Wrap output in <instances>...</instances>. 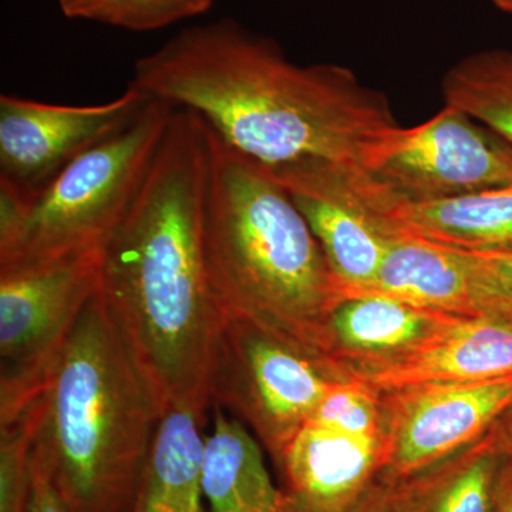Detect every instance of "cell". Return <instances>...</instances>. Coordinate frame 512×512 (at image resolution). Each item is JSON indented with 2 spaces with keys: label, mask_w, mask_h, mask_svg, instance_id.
<instances>
[{
  "label": "cell",
  "mask_w": 512,
  "mask_h": 512,
  "mask_svg": "<svg viewBox=\"0 0 512 512\" xmlns=\"http://www.w3.org/2000/svg\"><path fill=\"white\" fill-rule=\"evenodd\" d=\"M130 84L194 111L269 168L322 161L369 173L403 128L386 97L348 67L299 66L234 19L181 30L137 60Z\"/></svg>",
  "instance_id": "cell-1"
},
{
  "label": "cell",
  "mask_w": 512,
  "mask_h": 512,
  "mask_svg": "<svg viewBox=\"0 0 512 512\" xmlns=\"http://www.w3.org/2000/svg\"><path fill=\"white\" fill-rule=\"evenodd\" d=\"M211 130L175 109L136 197L103 244L99 296L163 412L211 410L224 316L204 252Z\"/></svg>",
  "instance_id": "cell-2"
},
{
  "label": "cell",
  "mask_w": 512,
  "mask_h": 512,
  "mask_svg": "<svg viewBox=\"0 0 512 512\" xmlns=\"http://www.w3.org/2000/svg\"><path fill=\"white\" fill-rule=\"evenodd\" d=\"M163 407L99 292L32 402L30 454L69 512H131Z\"/></svg>",
  "instance_id": "cell-3"
},
{
  "label": "cell",
  "mask_w": 512,
  "mask_h": 512,
  "mask_svg": "<svg viewBox=\"0 0 512 512\" xmlns=\"http://www.w3.org/2000/svg\"><path fill=\"white\" fill-rule=\"evenodd\" d=\"M210 130L204 252L222 316L249 320L325 357L326 322L340 299L325 252L271 170Z\"/></svg>",
  "instance_id": "cell-4"
},
{
  "label": "cell",
  "mask_w": 512,
  "mask_h": 512,
  "mask_svg": "<svg viewBox=\"0 0 512 512\" xmlns=\"http://www.w3.org/2000/svg\"><path fill=\"white\" fill-rule=\"evenodd\" d=\"M174 111L151 100L136 119L39 190H0V266L101 247L143 184Z\"/></svg>",
  "instance_id": "cell-5"
},
{
  "label": "cell",
  "mask_w": 512,
  "mask_h": 512,
  "mask_svg": "<svg viewBox=\"0 0 512 512\" xmlns=\"http://www.w3.org/2000/svg\"><path fill=\"white\" fill-rule=\"evenodd\" d=\"M338 380L325 357L249 320L224 318L210 377L211 407L255 431L276 461Z\"/></svg>",
  "instance_id": "cell-6"
},
{
  "label": "cell",
  "mask_w": 512,
  "mask_h": 512,
  "mask_svg": "<svg viewBox=\"0 0 512 512\" xmlns=\"http://www.w3.org/2000/svg\"><path fill=\"white\" fill-rule=\"evenodd\" d=\"M103 245L0 266V421L42 390L77 320L99 292Z\"/></svg>",
  "instance_id": "cell-7"
},
{
  "label": "cell",
  "mask_w": 512,
  "mask_h": 512,
  "mask_svg": "<svg viewBox=\"0 0 512 512\" xmlns=\"http://www.w3.org/2000/svg\"><path fill=\"white\" fill-rule=\"evenodd\" d=\"M387 197L436 201L512 185V144L493 128L446 106L433 119L402 128L367 173Z\"/></svg>",
  "instance_id": "cell-8"
},
{
  "label": "cell",
  "mask_w": 512,
  "mask_h": 512,
  "mask_svg": "<svg viewBox=\"0 0 512 512\" xmlns=\"http://www.w3.org/2000/svg\"><path fill=\"white\" fill-rule=\"evenodd\" d=\"M382 394L384 483L453 456L487 433L512 406V373L474 383H437Z\"/></svg>",
  "instance_id": "cell-9"
},
{
  "label": "cell",
  "mask_w": 512,
  "mask_h": 512,
  "mask_svg": "<svg viewBox=\"0 0 512 512\" xmlns=\"http://www.w3.org/2000/svg\"><path fill=\"white\" fill-rule=\"evenodd\" d=\"M151 99L128 84L106 103L70 106L0 96V190L30 194L131 123Z\"/></svg>",
  "instance_id": "cell-10"
},
{
  "label": "cell",
  "mask_w": 512,
  "mask_h": 512,
  "mask_svg": "<svg viewBox=\"0 0 512 512\" xmlns=\"http://www.w3.org/2000/svg\"><path fill=\"white\" fill-rule=\"evenodd\" d=\"M269 168V167H268ZM291 195L325 252L340 298L375 279L393 237L384 234L342 165L305 161L269 168Z\"/></svg>",
  "instance_id": "cell-11"
},
{
  "label": "cell",
  "mask_w": 512,
  "mask_h": 512,
  "mask_svg": "<svg viewBox=\"0 0 512 512\" xmlns=\"http://www.w3.org/2000/svg\"><path fill=\"white\" fill-rule=\"evenodd\" d=\"M512 373V328L483 318L458 316L419 348L349 367L345 379L379 393L423 384L474 383Z\"/></svg>",
  "instance_id": "cell-12"
},
{
  "label": "cell",
  "mask_w": 512,
  "mask_h": 512,
  "mask_svg": "<svg viewBox=\"0 0 512 512\" xmlns=\"http://www.w3.org/2000/svg\"><path fill=\"white\" fill-rule=\"evenodd\" d=\"M278 464L293 511L349 512L382 480L384 436H350L308 423Z\"/></svg>",
  "instance_id": "cell-13"
},
{
  "label": "cell",
  "mask_w": 512,
  "mask_h": 512,
  "mask_svg": "<svg viewBox=\"0 0 512 512\" xmlns=\"http://www.w3.org/2000/svg\"><path fill=\"white\" fill-rule=\"evenodd\" d=\"M370 212L389 237L473 252L512 251V185L436 201H402L382 191Z\"/></svg>",
  "instance_id": "cell-14"
},
{
  "label": "cell",
  "mask_w": 512,
  "mask_h": 512,
  "mask_svg": "<svg viewBox=\"0 0 512 512\" xmlns=\"http://www.w3.org/2000/svg\"><path fill=\"white\" fill-rule=\"evenodd\" d=\"M456 318L387 296L345 295L326 322L325 357L343 377L349 367L382 362L419 348Z\"/></svg>",
  "instance_id": "cell-15"
},
{
  "label": "cell",
  "mask_w": 512,
  "mask_h": 512,
  "mask_svg": "<svg viewBox=\"0 0 512 512\" xmlns=\"http://www.w3.org/2000/svg\"><path fill=\"white\" fill-rule=\"evenodd\" d=\"M431 311L476 318L473 262L468 251L393 237L379 271L362 291ZM345 296V295H343Z\"/></svg>",
  "instance_id": "cell-16"
},
{
  "label": "cell",
  "mask_w": 512,
  "mask_h": 512,
  "mask_svg": "<svg viewBox=\"0 0 512 512\" xmlns=\"http://www.w3.org/2000/svg\"><path fill=\"white\" fill-rule=\"evenodd\" d=\"M205 436L202 487L210 512H295L266 468L261 447L247 426L212 406Z\"/></svg>",
  "instance_id": "cell-17"
},
{
  "label": "cell",
  "mask_w": 512,
  "mask_h": 512,
  "mask_svg": "<svg viewBox=\"0 0 512 512\" xmlns=\"http://www.w3.org/2000/svg\"><path fill=\"white\" fill-rule=\"evenodd\" d=\"M205 414L190 406L165 410L131 512H210L202 487Z\"/></svg>",
  "instance_id": "cell-18"
},
{
  "label": "cell",
  "mask_w": 512,
  "mask_h": 512,
  "mask_svg": "<svg viewBox=\"0 0 512 512\" xmlns=\"http://www.w3.org/2000/svg\"><path fill=\"white\" fill-rule=\"evenodd\" d=\"M504 460L488 430L446 460L386 484L397 512H494Z\"/></svg>",
  "instance_id": "cell-19"
},
{
  "label": "cell",
  "mask_w": 512,
  "mask_h": 512,
  "mask_svg": "<svg viewBox=\"0 0 512 512\" xmlns=\"http://www.w3.org/2000/svg\"><path fill=\"white\" fill-rule=\"evenodd\" d=\"M446 106L463 110L512 144V52L487 50L464 57L444 76Z\"/></svg>",
  "instance_id": "cell-20"
},
{
  "label": "cell",
  "mask_w": 512,
  "mask_h": 512,
  "mask_svg": "<svg viewBox=\"0 0 512 512\" xmlns=\"http://www.w3.org/2000/svg\"><path fill=\"white\" fill-rule=\"evenodd\" d=\"M309 423L359 437H383L382 394L352 379L338 380Z\"/></svg>",
  "instance_id": "cell-21"
},
{
  "label": "cell",
  "mask_w": 512,
  "mask_h": 512,
  "mask_svg": "<svg viewBox=\"0 0 512 512\" xmlns=\"http://www.w3.org/2000/svg\"><path fill=\"white\" fill-rule=\"evenodd\" d=\"M215 0H96L84 20L130 32H150L204 15Z\"/></svg>",
  "instance_id": "cell-22"
},
{
  "label": "cell",
  "mask_w": 512,
  "mask_h": 512,
  "mask_svg": "<svg viewBox=\"0 0 512 512\" xmlns=\"http://www.w3.org/2000/svg\"><path fill=\"white\" fill-rule=\"evenodd\" d=\"M32 404V403H30ZM0 421V512H26L32 450V406Z\"/></svg>",
  "instance_id": "cell-23"
},
{
  "label": "cell",
  "mask_w": 512,
  "mask_h": 512,
  "mask_svg": "<svg viewBox=\"0 0 512 512\" xmlns=\"http://www.w3.org/2000/svg\"><path fill=\"white\" fill-rule=\"evenodd\" d=\"M473 261L474 313L512 328V251H468Z\"/></svg>",
  "instance_id": "cell-24"
},
{
  "label": "cell",
  "mask_w": 512,
  "mask_h": 512,
  "mask_svg": "<svg viewBox=\"0 0 512 512\" xmlns=\"http://www.w3.org/2000/svg\"><path fill=\"white\" fill-rule=\"evenodd\" d=\"M26 512H69L49 474L30 454V485Z\"/></svg>",
  "instance_id": "cell-25"
},
{
  "label": "cell",
  "mask_w": 512,
  "mask_h": 512,
  "mask_svg": "<svg viewBox=\"0 0 512 512\" xmlns=\"http://www.w3.org/2000/svg\"><path fill=\"white\" fill-rule=\"evenodd\" d=\"M349 512H397L394 507L392 497H390L389 487L386 483L380 481L372 488L369 494L352 508Z\"/></svg>",
  "instance_id": "cell-26"
},
{
  "label": "cell",
  "mask_w": 512,
  "mask_h": 512,
  "mask_svg": "<svg viewBox=\"0 0 512 512\" xmlns=\"http://www.w3.org/2000/svg\"><path fill=\"white\" fill-rule=\"evenodd\" d=\"M494 512H512V460L505 457L497 488H495Z\"/></svg>",
  "instance_id": "cell-27"
},
{
  "label": "cell",
  "mask_w": 512,
  "mask_h": 512,
  "mask_svg": "<svg viewBox=\"0 0 512 512\" xmlns=\"http://www.w3.org/2000/svg\"><path fill=\"white\" fill-rule=\"evenodd\" d=\"M490 434L501 453L512 460V406L491 427Z\"/></svg>",
  "instance_id": "cell-28"
},
{
  "label": "cell",
  "mask_w": 512,
  "mask_h": 512,
  "mask_svg": "<svg viewBox=\"0 0 512 512\" xmlns=\"http://www.w3.org/2000/svg\"><path fill=\"white\" fill-rule=\"evenodd\" d=\"M96 0H57L59 8L66 18L84 19Z\"/></svg>",
  "instance_id": "cell-29"
},
{
  "label": "cell",
  "mask_w": 512,
  "mask_h": 512,
  "mask_svg": "<svg viewBox=\"0 0 512 512\" xmlns=\"http://www.w3.org/2000/svg\"><path fill=\"white\" fill-rule=\"evenodd\" d=\"M495 8L512 16V0H491Z\"/></svg>",
  "instance_id": "cell-30"
}]
</instances>
